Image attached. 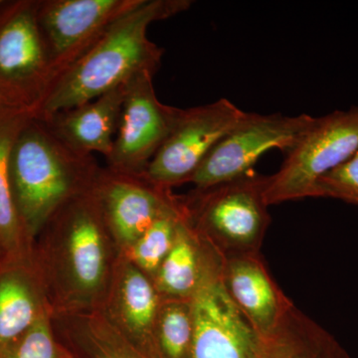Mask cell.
I'll return each mask as SVG.
<instances>
[{"label":"cell","instance_id":"1","mask_svg":"<svg viewBox=\"0 0 358 358\" xmlns=\"http://www.w3.org/2000/svg\"><path fill=\"white\" fill-rule=\"evenodd\" d=\"M120 255L95 186L66 202L32 244V262L52 313L101 310Z\"/></svg>","mask_w":358,"mask_h":358},{"label":"cell","instance_id":"2","mask_svg":"<svg viewBox=\"0 0 358 358\" xmlns=\"http://www.w3.org/2000/svg\"><path fill=\"white\" fill-rule=\"evenodd\" d=\"M190 0H141L115 20L91 48L59 78L35 117L71 109L127 83L141 72L157 74L164 49L148 39V28L189 9Z\"/></svg>","mask_w":358,"mask_h":358},{"label":"cell","instance_id":"3","mask_svg":"<svg viewBox=\"0 0 358 358\" xmlns=\"http://www.w3.org/2000/svg\"><path fill=\"white\" fill-rule=\"evenodd\" d=\"M101 169L95 155L71 148L44 120H28L14 143L9 171L16 210L32 244L58 209L95 186Z\"/></svg>","mask_w":358,"mask_h":358},{"label":"cell","instance_id":"4","mask_svg":"<svg viewBox=\"0 0 358 358\" xmlns=\"http://www.w3.org/2000/svg\"><path fill=\"white\" fill-rule=\"evenodd\" d=\"M268 176L250 171L227 182L181 195L185 217L222 257L260 253L271 223L266 201Z\"/></svg>","mask_w":358,"mask_h":358},{"label":"cell","instance_id":"5","mask_svg":"<svg viewBox=\"0 0 358 358\" xmlns=\"http://www.w3.org/2000/svg\"><path fill=\"white\" fill-rule=\"evenodd\" d=\"M39 0L0 6V96L14 109L34 114L52 85L48 47L38 22Z\"/></svg>","mask_w":358,"mask_h":358},{"label":"cell","instance_id":"6","mask_svg":"<svg viewBox=\"0 0 358 358\" xmlns=\"http://www.w3.org/2000/svg\"><path fill=\"white\" fill-rule=\"evenodd\" d=\"M357 150L358 106L315 117L307 133L287 152L279 171L268 176L267 204L313 197L319 179Z\"/></svg>","mask_w":358,"mask_h":358},{"label":"cell","instance_id":"7","mask_svg":"<svg viewBox=\"0 0 358 358\" xmlns=\"http://www.w3.org/2000/svg\"><path fill=\"white\" fill-rule=\"evenodd\" d=\"M246 115L227 99L180 109L171 134L141 174L167 189L189 183L221 138Z\"/></svg>","mask_w":358,"mask_h":358},{"label":"cell","instance_id":"8","mask_svg":"<svg viewBox=\"0 0 358 358\" xmlns=\"http://www.w3.org/2000/svg\"><path fill=\"white\" fill-rule=\"evenodd\" d=\"M315 117L247 113L243 121L221 138L190 180L194 189L227 182L254 171L271 150L288 152L312 127Z\"/></svg>","mask_w":358,"mask_h":358},{"label":"cell","instance_id":"9","mask_svg":"<svg viewBox=\"0 0 358 358\" xmlns=\"http://www.w3.org/2000/svg\"><path fill=\"white\" fill-rule=\"evenodd\" d=\"M222 262V257L213 251L192 298L190 358H257L261 336L226 291Z\"/></svg>","mask_w":358,"mask_h":358},{"label":"cell","instance_id":"10","mask_svg":"<svg viewBox=\"0 0 358 358\" xmlns=\"http://www.w3.org/2000/svg\"><path fill=\"white\" fill-rule=\"evenodd\" d=\"M155 75L141 72L126 83L119 126L106 166L129 174H141L171 134L179 108L157 99Z\"/></svg>","mask_w":358,"mask_h":358},{"label":"cell","instance_id":"11","mask_svg":"<svg viewBox=\"0 0 358 358\" xmlns=\"http://www.w3.org/2000/svg\"><path fill=\"white\" fill-rule=\"evenodd\" d=\"M140 2L141 0H39L37 16L50 54L51 88L115 20Z\"/></svg>","mask_w":358,"mask_h":358},{"label":"cell","instance_id":"12","mask_svg":"<svg viewBox=\"0 0 358 358\" xmlns=\"http://www.w3.org/2000/svg\"><path fill=\"white\" fill-rule=\"evenodd\" d=\"M95 192L121 253L179 201V195L173 189L150 182L143 174L119 173L107 166L101 169Z\"/></svg>","mask_w":358,"mask_h":358},{"label":"cell","instance_id":"13","mask_svg":"<svg viewBox=\"0 0 358 358\" xmlns=\"http://www.w3.org/2000/svg\"><path fill=\"white\" fill-rule=\"evenodd\" d=\"M162 296L155 282L122 254L101 312L129 343L150 358L157 357L155 324Z\"/></svg>","mask_w":358,"mask_h":358},{"label":"cell","instance_id":"14","mask_svg":"<svg viewBox=\"0 0 358 358\" xmlns=\"http://www.w3.org/2000/svg\"><path fill=\"white\" fill-rule=\"evenodd\" d=\"M226 291L261 336L279 324L292 301L268 273L261 253L222 258Z\"/></svg>","mask_w":358,"mask_h":358},{"label":"cell","instance_id":"15","mask_svg":"<svg viewBox=\"0 0 358 358\" xmlns=\"http://www.w3.org/2000/svg\"><path fill=\"white\" fill-rule=\"evenodd\" d=\"M124 93L126 83L89 102L39 119L78 152L102 155L108 159L114 145Z\"/></svg>","mask_w":358,"mask_h":358},{"label":"cell","instance_id":"16","mask_svg":"<svg viewBox=\"0 0 358 358\" xmlns=\"http://www.w3.org/2000/svg\"><path fill=\"white\" fill-rule=\"evenodd\" d=\"M50 313L31 257L0 261V353Z\"/></svg>","mask_w":358,"mask_h":358},{"label":"cell","instance_id":"17","mask_svg":"<svg viewBox=\"0 0 358 358\" xmlns=\"http://www.w3.org/2000/svg\"><path fill=\"white\" fill-rule=\"evenodd\" d=\"M51 322L64 358H150L117 331L100 310L54 313Z\"/></svg>","mask_w":358,"mask_h":358},{"label":"cell","instance_id":"18","mask_svg":"<svg viewBox=\"0 0 358 358\" xmlns=\"http://www.w3.org/2000/svg\"><path fill=\"white\" fill-rule=\"evenodd\" d=\"M257 358H352L333 334L293 303L272 331L261 336Z\"/></svg>","mask_w":358,"mask_h":358},{"label":"cell","instance_id":"19","mask_svg":"<svg viewBox=\"0 0 358 358\" xmlns=\"http://www.w3.org/2000/svg\"><path fill=\"white\" fill-rule=\"evenodd\" d=\"M33 115L17 109L0 115V261L31 257L32 243L14 203L9 162L16 138Z\"/></svg>","mask_w":358,"mask_h":358},{"label":"cell","instance_id":"20","mask_svg":"<svg viewBox=\"0 0 358 358\" xmlns=\"http://www.w3.org/2000/svg\"><path fill=\"white\" fill-rule=\"evenodd\" d=\"M213 251L192 229L183 209L173 248L160 266L154 281L160 296L192 300Z\"/></svg>","mask_w":358,"mask_h":358},{"label":"cell","instance_id":"21","mask_svg":"<svg viewBox=\"0 0 358 358\" xmlns=\"http://www.w3.org/2000/svg\"><path fill=\"white\" fill-rule=\"evenodd\" d=\"M183 214L181 195L173 208L169 209L150 225L136 243L122 253L134 265L148 275L152 282L164 259L173 248L179 221Z\"/></svg>","mask_w":358,"mask_h":358},{"label":"cell","instance_id":"22","mask_svg":"<svg viewBox=\"0 0 358 358\" xmlns=\"http://www.w3.org/2000/svg\"><path fill=\"white\" fill-rule=\"evenodd\" d=\"M193 339L192 300L162 298L155 345L159 358H190Z\"/></svg>","mask_w":358,"mask_h":358},{"label":"cell","instance_id":"23","mask_svg":"<svg viewBox=\"0 0 358 358\" xmlns=\"http://www.w3.org/2000/svg\"><path fill=\"white\" fill-rule=\"evenodd\" d=\"M52 313L37 320L22 336L13 341L0 358H64L51 322Z\"/></svg>","mask_w":358,"mask_h":358},{"label":"cell","instance_id":"24","mask_svg":"<svg viewBox=\"0 0 358 358\" xmlns=\"http://www.w3.org/2000/svg\"><path fill=\"white\" fill-rule=\"evenodd\" d=\"M313 197H327L358 204V150L315 185Z\"/></svg>","mask_w":358,"mask_h":358},{"label":"cell","instance_id":"25","mask_svg":"<svg viewBox=\"0 0 358 358\" xmlns=\"http://www.w3.org/2000/svg\"><path fill=\"white\" fill-rule=\"evenodd\" d=\"M9 110H14V108H11L10 106H9L8 103L2 99V96H0V115L3 114V113H6Z\"/></svg>","mask_w":358,"mask_h":358},{"label":"cell","instance_id":"26","mask_svg":"<svg viewBox=\"0 0 358 358\" xmlns=\"http://www.w3.org/2000/svg\"><path fill=\"white\" fill-rule=\"evenodd\" d=\"M3 2H4L3 0H0V6H2V3H3Z\"/></svg>","mask_w":358,"mask_h":358}]
</instances>
